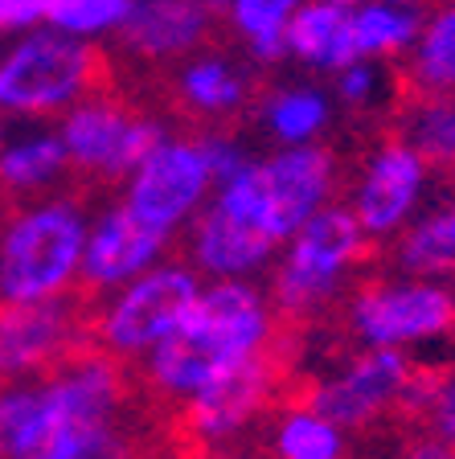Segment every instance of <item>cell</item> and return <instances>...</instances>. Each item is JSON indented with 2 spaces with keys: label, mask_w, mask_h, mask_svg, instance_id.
Returning a JSON list of instances; mask_svg holds the SVG:
<instances>
[{
  "label": "cell",
  "mask_w": 455,
  "mask_h": 459,
  "mask_svg": "<svg viewBox=\"0 0 455 459\" xmlns=\"http://www.w3.org/2000/svg\"><path fill=\"white\" fill-rule=\"evenodd\" d=\"M271 312L263 307L255 287L218 283L189 304V312L152 344V361L140 369L144 390L156 406H172L169 398L197 394L230 361L250 353L263 341Z\"/></svg>",
  "instance_id": "6da1fadb"
},
{
  "label": "cell",
  "mask_w": 455,
  "mask_h": 459,
  "mask_svg": "<svg viewBox=\"0 0 455 459\" xmlns=\"http://www.w3.org/2000/svg\"><path fill=\"white\" fill-rule=\"evenodd\" d=\"M78 193L57 189L33 205H13L0 221V299H49L74 283L86 247Z\"/></svg>",
  "instance_id": "7a4b0ae2"
},
{
  "label": "cell",
  "mask_w": 455,
  "mask_h": 459,
  "mask_svg": "<svg viewBox=\"0 0 455 459\" xmlns=\"http://www.w3.org/2000/svg\"><path fill=\"white\" fill-rule=\"evenodd\" d=\"M337 181H341L337 156L316 143H300L267 160H247V169L218 189L214 205L226 210L230 218L263 230L267 238L284 242L316 210L328 205Z\"/></svg>",
  "instance_id": "3957f363"
},
{
  "label": "cell",
  "mask_w": 455,
  "mask_h": 459,
  "mask_svg": "<svg viewBox=\"0 0 455 459\" xmlns=\"http://www.w3.org/2000/svg\"><path fill=\"white\" fill-rule=\"evenodd\" d=\"M103 57L91 41L54 25L25 29V38L0 49V115H62L78 99L103 91Z\"/></svg>",
  "instance_id": "277c9868"
},
{
  "label": "cell",
  "mask_w": 455,
  "mask_h": 459,
  "mask_svg": "<svg viewBox=\"0 0 455 459\" xmlns=\"http://www.w3.org/2000/svg\"><path fill=\"white\" fill-rule=\"evenodd\" d=\"M164 135L169 132L161 119L132 111L124 99L103 95V91L78 99L70 111H62V124H57L70 172L86 177L91 185L127 181Z\"/></svg>",
  "instance_id": "5b68a950"
},
{
  "label": "cell",
  "mask_w": 455,
  "mask_h": 459,
  "mask_svg": "<svg viewBox=\"0 0 455 459\" xmlns=\"http://www.w3.org/2000/svg\"><path fill=\"white\" fill-rule=\"evenodd\" d=\"M349 320L361 341L386 349L447 336L455 333V287L439 279H415V283L365 279L349 296Z\"/></svg>",
  "instance_id": "8992f818"
},
{
  "label": "cell",
  "mask_w": 455,
  "mask_h": 459,
  "mask_svg": "<svg viewBox=\"0 0 455 459\" xmlns=\"http://www.w3.org/2000/svg\"><path fill=\"white\" fill-rule=\"evenodd\" d=\"M209 189H214V181H209V164L197 140L164 135L140 160V169L127 177L124 210L148 230L172 234L177 226L197 218Z\"/></svg>",
  "instance_id": "52a82bcc"
},
{
  "label": "cell",
  "mask_w": 455,
  "mask_h": 459,
  "mask_svg": "<svg viewBox=\"0 0 455 459\" xmlns=\"http://www.w3.org/2000/svg\"><path fill=\"white\" fill-rule=\"evenodd\" d=\"M197 299V275L185 267H161L136 279L107 312H99L95 341L107 353H140L156 344Z\"/></svg>",
  "instance_id": "ba28073f"
},
{
  "label": "cell",
  "mask_w": 455,
  "mask_h": 459,
  "mask_svg": "<svg viewBox=\"0 0 455 459\" xmlns=\"http://www.w3.org/2000/svg\"><path fill=\"white\" fill-rule=\"evenodd\" d=\"M427 177L431 169L407 140H386L365 160V172H361L357 189H353V218L361 221V230L373 242L389 238L418 210Z\"/></svg>",
  "instance_id": "9c48e42d"
},
{
  "label": "cell",
  "mask_w": 455,
  "mask_h": 459,
  "mask_svg": "<svg viewBox=\"0 0 455 459\" xmlns=\"http://www.w3.org/2000/svg\"><path fill=\"white\" fill-rule=\"evenodd\" d=\"M407 377V357L398 349L373 344L370 353L357 357L337 382H320V390L312 398V414L328 419L332 427H373L381 419H394V406L402 398Z\"/></svg>",
  "instance_id": "30bf717a"
},
{
  "label": "cell",
  "mask_w": 455,
  "mask_h": 459,
  "mask_svg": "<svg viewBox=\"0 0 455 459\" xmlns=\"http://www.w3.org/2000/svg\"><path fill=\"white\" fill-rule=\"evenodd\" d=\"M169 234L161 230H148L144 221H136L124 205H111V210L99 213V221L86 230V247H83V279L78 287H86L91 296L107 291V287L136 279L152 258L164 250Z\"/></svg>",
  "instance_id": "8fae6325"
},
{
  "label": "cell",
  "mask_w": 455,
  "mask_h": 459,
  "mask_svg": "<svg viewBox=\"0 0 455 459\" xmlns=\"http://www.w3.org/2000/svg\"><path fill=\"white\" fill-rule=\"evenodd\" d=\"M214 13L201 0H132L124 25L115 29L132 54L148 62L185 57L209 38Z\"/></svg>",
  "instance_id": "7c38bea8"
},
{
  "label": "cell",
  "mask_w": 455,
  "mask_h": 459,
  "mask_svg": "<svg viewBox=\"0 0 455 459\" xmlns=\"http://www.w3.org/2000/svg\"><path fill=\"white\" fill-rule=\"evenodd\" d=\"M279 242L267 238L263 230L247 226V221L230 218L226 210L209 205L206 213L193 218L189 230V250L197 258L201 271H214V275H242V271H255L258 263L276 255Z\"/></svg>",
  "instance_id": "4fadbf2b"
},
{
  "label": "cell",
  "mask_w": 455,
  "mask_h": 459,
  "mask_svg": "<svg viewBox=\"0 0 455 459\" xmlns=\"http://www.w3.org/2000/svg\"><path fill=\"white\" fill-rule=\"evenodd\" d=\"M287 57H300L312 70H337L357 57L353 41V9L349 4H328V0H303L284 29Z\"/></svg>",
  "instance_id": "5bb4252c"
},
{
  "label": "cell",
  "mask_w": 455,
  "mask_h": 459,
  "mask_svg": "<svg viewBox=\"0 0 455 459\" xmlns=\"http://www.w3.org/2000/svg\"><path fill=\"white\" fill-rule=\"evenodd\" d=\"M66 177H70V160L57 132H33L0 143V201L9 210L29 197L57 193V185Z\"/></svg>",
  "instance_id": "9a60e30c"
},
{
  "label": "cell",
  "mask_w": 455,
  "mask_h": 459,
  "mask_svg": "<svg viewBox=\"0 0 455 459\" xmlns=\"http://www.w3.org/2000/svg\"><path fill=\"white\" fill-rule=\"evenodd\" d=\"M177 99L180 107L197 119H230L247 107L250 99V78L222 54H201V57H189L177 74Z\"/></svg>",
  "instance_id": "2e32d148"
},
{
  "label": "cell",
  "mask_w": 455,
  "mask_h": 459,
  "mask_svg": "<svg viewBox=\"0 0 455 459\" xmlns=\"http://www.w3.org/2000/svg\"><path fill=\"white\" fill-rule=\"evenodd\" d=\"M407 54L410 95H455V4L423 21L415 46Z\"/></svg>",
  "instance_id": "e0dca14e"
},
{
  "label": "cell",
  "mask_w": 455,
  "mask_h": 459,
  "mask_svg": "<svg viewBox=\"0 0 455 459\" xmlns=\"http://www.w3.org/2000/svg\"><path fill=\"white\" fill-rule=\"evenodd\" d=\"M398 140H407L427 169L455 172V95H410Z\"/></svg>",
  "instance_id": "ac0fdd59"
},
{
  "label": "cell",
  "mask_w": 455,
  "mask_h": 459,
  "mask_svg": "<svg viewBox=\"0 0 455 459\" xmlns=\"http://www.w3.org/2000/svg\"><path fill=\"white\" fill-rule=\"evenodd\" d=\"M328 95L316 86H279L258 103V124L276 135L284 148H300L312 143L316 135L328 127Z\"/></svg>",
  "instance_id": "d6986e66"
},
{
  "label": "cell",
  "mask_w": 455,
  "mask_h": 459,
  "mask_svg": "<svg viewBox=\"0 0 455 459\" xmlns=\"http://www.w3.org/2000/svg\"><path fill=\"white\" fill-rule=\"evenodd\" d=\"M423 17L418 9H402V4H389V0H361L353 4V41H357V57H394L407 54L415 46Z\"/></svg>",
  "instance_id": "ffe728a7"
},
{
  "label": "cell",
  "mask_w": 455,
  "mask_h": 459,
  "mask_svg": "<svg viewBox=\"0 0 455 459\" xmlns=\"http://www.w3.org/2000/svg\"><path fill=\"white\" fill-rule=\"evenodd\" d=\"M276 455L279 459H345L341 427H332L328 419H320L312 411L279 414Z\"/></svg>",
  "instance_id": "44dd1931"
},
{
  "label": "cell",
  "mask_w": 455,
  "mask_h": 459,
  "mask_svg": "<svg viewBox=\"0 0 455 459\" xmlns=\"http://www.w3.org/2000/svg\"><path fill=\"white\" fill-rule=\"evenodd\" d=\"M132 0H49L46 25L62 29L70 38H103V33H115L124 25Z\"/></svg>",
  "instance_id": "7402d4cb"
},
{
  "label": "cell",
  "mask_w": 455,
  "mask_h": 459,
  "mask_svg": "<svg viewBox=\"0 0 455 459\" xmlns=\"http://www.w3.org/2000/svg\"><path fill=\"white\" fill-rule=\"evenodd\" d=\"M300 4L303 0H230L226 17L250 41V38H263V33H284Z\"/></svg>",
  "instance_id": "603a6c76"
},
{
  "label": "cell",
  "mask_w": 455,
  "mask_h": 459,
  "mask_svg": "<svg viewBox=\"0 0 455 459\" xmlns=\"http://www.w3.org/2000/svg\"><path fill=\"white\" fill-rule=\"evenodd\" d=\"M386 86V70L373 57H353L349 66L337 70V99L345 107H373Z\"/></svg>",
  "instance_id": "cb8c5ba5"
},
{
  "label": "cell",
  "mask_w": 455,
  "mask_h": 459,
  "mask_svg": "<svg viewBox=\"0 0 455 459\" xmlns=\"http://www.w3.org/2000/svg\"><path fill=\"white\" fill-rule=\"evenodd\" d=\"M201 148V156H206L209 164V181H214V189H222L226 181H234L238 172L247 169V152H242V143L234 140V135H226L222 127H206L201 135H193Z\"/></svg>",
  "instance_id": "d4e9b609"
},
{
  "label": "cell",
  "mask_w": 455,
  "mask_h": 459,
  "mask_svg": "<svg viewBox=\"0 0 455 459\" xmlns=\"http://www.w3.org/2000/svg\"><path fill=\"white\" fill-rule=\"evenodd\" d=\"M423 422L443 443L455 447V369L451 365H439V377H435V390H431L427 411H423Z\"/></svg>",
  "instance_id": "484cf974"
},
{
  "label": "cell",
  "mask_w": 455,
  "mask_h": 459,
  "mask_svg": "<svg viewBox=\"0 0 455 459\" xmlns=\"http://www.w3.org/2000/svg\"><path fill=\"white\" fill-rule=\"evenodd\" d=\"M49 0H0V33H25L46 25Z\"/></svg>",
  "instance_id": "4316f807"
},
{
  "label": "cell",
  "mask_w": 455,
  "mask_h": 459,
  "mask_svg": "<svg viewBox=\"0 0 455 459\" xmlns=\"http://www.w3.org/2000/svg\"><path fill=\"white\" fill-rule=\"evenodd\" d=\"M394 459H455V447L439 435H407Z\"/></svg>",
  "instance_id": "83f0119b"
},
{
  "label": "cell",
  "mask_w": 455,
  "mask_h": 459,
  "mask_svg": "<svg viewBox=\"0 0 455 459\" xmlns=\"http://www.w3.org/2000/svg\"><path fill=\"white\" fill-rule=\"evenodd\" d=\"M439 213V221H443V230H447V238H451V247H455V201L451 205H443V210H435Z\"/></svg>",
  "instance_id": "f1b7e54d"
},
{
  "label": "cell",
  "mask_w": 455,
  "mask_h": 459,
  "mask_svg": "<svg viewBox=\"0 0 455 459\" xmlns=\"http://www.w3.org/2000/svg\"><path fill=\"white\" fill-rule=\"evenodd\" d=\"M201 4H206L209 13H226V4H230V0H201Z\"/></svg>",
  "instance_id": "f546056e"
},
{
  "label": "cell",
  "mask_w": 455,
  "mask_h": 459,
  "mask_svg": "<svg viewBox=\"0 0 455 459\" xmlns=\"http://www.w3.org/2000/svg\"><path fill=\"white\" fill-rule=\"evenodd\" d=\"M389 4H402V9H418L423 0H389Z\"/></svg>",
  "instance_id": "4dcf8cb0"
},
{
  "label": "cell",
  "mask_w": 455,
  "mask_h": 459,
  "mask_svg": "<svg viewBox=\"0 0 455 459\" xmlns=\"http://www.w3.org/2000/svg\"><path fill=\"white\" fill-rule=\"evenodd\" d=\"M328 4H349L353 9V4H361V0H328Z\"/></svg>",
  "instance_id": "1f68e13d"
},
{
  "label": "cell",
  "mask_w": 455,
  "mask_h": 459,
  "mask_svg": "<svg viewBox=\"0 0 455 459\" xmlns=\"http://www.w3.org/2000/svg\"><path fill=\"white\" fill-rule=\"evenodd\" d=\"M0 143H4V115H0Z\"/></svg>",
  "instance_id": "d6a6232c"
},
{
  "label": "cell",
  "mask_w": 455,
  "mask_h": 459,
  "mask_svg": "<svg viewBox=\"0 0 455 459\" xmlns=\"http://www.w3.org/2000/svg\"><path fill=\"white\" fill-rule=\"evenodd\" d=\"M4 213H9V205H4V201H0V221H4Z\"/></svg>",
  "instance_id": "836d02e7"
},
{
  "label": "cell",
  "mask_w": 455,
  "mask_h": 459,
  "mask_svg": "<svg viewBox=\"0 0 455 459\" xmlns=\"http://www.w3.org/2000/svg\"><path fill=\"white\" fill-rule=\"evenodd\" d=\"M209 459H218V455H209Z\"/></svg>",
  "instance_id": "e575fe53"
},
{
  "label": "cell",
  "mask_w": 455,
  "mask_h": 459,
  "mask_svg": "<svg viewBox=\"0 0 455 459\" xmlns=\"http://www.w3.org/2000/svg\"><path fill=\"white\" fill-rule=\"evenodd\" d=\"M0 49H4V46H0Z\"/></svg>",
  "instance_id": "d590c367"
},
{
  "label": "cell",
  "mask_w": 455,
  "mask_h": 459,
  "mask_svg": "<svg viewBox=\"0 0 455 459\" xmlns=\"http://www.w3.org/2000/svg\"><path fill=\"white\" fill-rule=\"evenodd\" d=\"M451 4H455V0H451Z\"/></svg>",
  "instance_id": "8d00e7d4"
}]
</instances>
